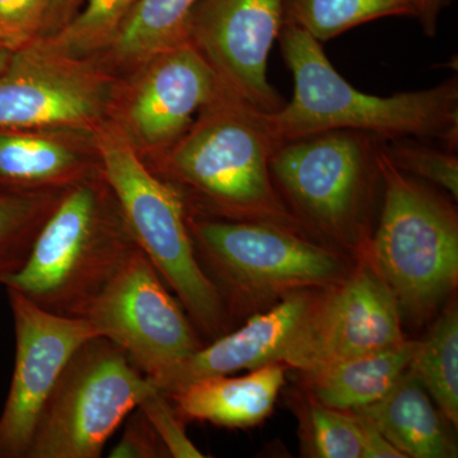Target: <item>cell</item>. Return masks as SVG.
I'll use <instances>...</instances> for the list:
<instances>
[{"label": "cell", "mask_w": 458, "mask_h": 458, "mask_svg": "<svg viewBox=\"0 0 458 458\" xmlns=\"http://www.w3.org/2000/svg\"><path fill=\"white\" fill-rule=\"evenodd\" d=\"M381 138L334 131L280 143L270 158L276 190L302 225L358 243L366 233Z\"/></svg>", "instance_id": "obj_7"}, {"label": "cell", "mask_w": 458, "mask_h": 458, "mask_svg": "<svg viewBox=\"0 0 458 458\" xmlns=\"http://www.w3.org/2000/svg\"><path fill=\"white\" fill-rule=\"evenodd\" d=\"M138 408L144 412L155 428L170 457L201 458L204 454L190 441L185 432V421L174 409L170 397L158 388L153 387L140 401Z\"/></svg>", "instance_id": "obj_28"}, {"label": "cell", "mask_w": 458, "mask_h": 458, "mask_svg": "<svg viewBox=\"0 0 458 458\" xmlns=\"http://www.w3.org/2000/svg\"><path fill=\"white\" fill-rule=\"evenodd\" d=\"M140 0H87L86 7L54 38L53 49L74 55L98 49L117 33Z\"/></svg>", "instance_id": "obj_24"}, {"label": "cell", "mask_w": 458, "mask_h": 458, "mask_svg": "<svg viewBox=\"0 0 458 458\" xmlns=\"http://www.w3.org/2000/svg\"><path fill=\"white\" fill-rule=\"evenodd\" d=\"M377 162L384 205L369 242L370 264L400 309L426 315L457 285V214L441 195L397 168L382 143Z\"/></svg>", "instance_id": "obj_5"}, {"label": "cell", "mask_w": 458, "mask_h": 458, "mask_svg": "<svg viewBox=\"0 0 458 458\" xmlns=\"http://www.w3.org/2000/svg\"><path fill=\"white\" fill-rule=\"evenodd\" d=\"M408 370L450 423L458 424V312L451 307L426 339L415 342Z\"/></svg>", "instance_id": "obj_19"}, {"label": "cell", "mask_w": 458, "mask_h": 458, "mask_svg": "<svg viewBox=\"0 0 458 458\" xmlns=\"http://www.w3.org/2000/svg\"><path fill=\"white\" fill-rule=\"evenodd\" d=\"M8 292L16 333V361L0 415V458H26L38 418L72 355L99 336L87 319L42 310Z\"/></svg>", "instance_id": "obj_12"}, {"label": "cell", "mask_w": 458, "mask_h": 458, "mask_svg": "<svg viewBox=\"0 0 458 458\" xmlns=\"http://www.w3.org/2000/svg\"><path fill=\"white\" fill-rule=\"evenodd\" d=\"M386 155L401 171L445 189L454 200L458 198V157L448 148H436L420 140H384Z\"/></svg>", "instance_id": "obj_25"}, {"label": "cell", "mask_w": 458, "mask_h": 458, "mask_svg": "<svg viewBox=\"0 0 458 458\" xmlns=\"http://www.w3.org/2000/svg\"><path fill=\"white\" fill-rule=\"evenodd\" d=\"M313 298L310 291L285 295L269 311L255 315L233 333L216 337L176 366L148 378L162 393L170 394L199 379L283 363Z\"/></svg>", "instance_id": "obj_14"}, {"label": "cell", "mask_w": 458, "mask_h": 458, "mask_svg": "<svg viewBox=\"0 0 458 458\" xmlns=\"http://www.w3.org/2000/svg\"><path fill=\"white\" fill-rule=\"evenodd\" d=\"M309 423L313 457L361 458L363 437L357 412L328 408L312 400Z\"/></svg>", "instance_id": "obj_26"}, {"label": "cell", "mask_w": 458, "mask_h": 458, "mask_svg": "<svg viewBox=\"0 0 458 458\" xmlns=\"http://www.w3.org/2000/svg\"><path fill=\"white\" fill-rule=\"evenodd\" d=\"M135 249L123 216L107 219L98 188L77 183L42 225L23 267L3 285L42 310L81 318Z\"/></svg>", "instance_id": "obj_3"}, {"label": "cell", "mask_w": 458, "mask_h": 458, "mask_svg": "<svg viewBox=\"0 0 458 458\" xmlns=\"http://www.w3.org/2000/svg\"><path fill=\"white\" fill-rule=\"evenodd\" d=\"M170 156L174 179L227 221L265 222L302 231L274 185L270 158L279 146L267 114L223 92Z\"/></svg>", "instance_id": "obj_2"}, {"label": "cell", "mask_w": 458, "mask_h": 458, "mask_svg": "<svg viewBox=\"0 0 458 458\" xmlns=\"http://www.w3.org/2000/svg\"><path fill=\"white\" fill-rule=\"evenodd\" d=\"M155 385L104 336L81 345L42 409L26 458H98Z\"/></svg>", "instance_id": "obj_8"}, {"label": "cell", "mask_w": 458, "mask_h": 458, "mask_svg": "<svg viewBox=\"0 0 458 458\" xmlns=\"http://www.w3.org/2000/svg\"><path fill=\"white\" fill-rule=\"evenodd\" d=\"M80 318L120 346L149 378L203 346L191 319L138 247Z\"/></svg>", "instance_id": "obj_9"}, {"label": "cell", "mask_w": 458, "mask_h": 458, "mask_svg": "<svg viewBox=\"0 0 458 458\" xmlns=\"http://www.w3.org/2000/svg\"><path fill=\"white\" fill-rule=\"evenodd\" d=\"M417 3V18L421 30L429 38H434L438 30L439 17L452 0H415Z\"/></svg>", "instance_id": "obj_31"}, {"label": "cell", "mask_w": 458, "mask_h": 458, "mask_svg": "<svg viewBox=\"0 0 458 458\" xmlns=\"http://www.w3.org/2000/svg\"><path fill=\"white\" fill-rule=\"evenodd\" d=\"M186 221L225 306L325 289L346 276L335 252L294 229L265 222L191 219L188 213Z\"/></svg>", "instance_id": "obj_6"}, {"label": "cell", "mask_w": 458, "mask_h": 458, "mask_svg": "<svg viewBox=\"0 0 458 458\" xmlns=\"http://www.w3.org/2000/svg\"><path fill=\"white\" fill-rule=\"evenodd\" d=\"M23 190L0 191V284L25 264L38 232L60 198Z\"/></svg>", "instance_id": "obj_23"}, {"label": "cell", "mask_w": 458, "mask_h": 458, "mask_svg": "<svg viewBox=\"0 0 458 458\" xmlns=\"http://www.w3.org/2000/svg\"><path fill=\"white\" fill-rule=\"evenodd\" d=\"M80 170V158L57 141L0 131V181L38 188L68 181Z\"/></svg>", "instance_id": "obj_22"}, {"label": "cell", "mask_w": 458, "mask_h": 458, "mask_svg": "<svg viewBox=\"0 0 458 458\" xmlns=\"http://www.w3.org/2000/svg\"><path fill=\"white\" fill-rule=\"evenodd\" d=\"M324 291L313 298L284 366L307 375L405 342L399 304L372 264Z\"/></svg>", "instance_id": "obj_10"}, {"label": "cell", "mask_w": 458, "mask_h": 458, "mask_svg": "<svg viewBox=\"0 0 458 458\" xmlns=\"http://www.w3.org/2000/svg\"><path fill=\"white\" fill-rule=\"evenodd\" d=\"M415 342L337 361L304 376L312 400L328 408L355 411L381 400L408 370Z\"/></svg>", "instance_id": "obj_18"}, {"label": "cell", "mask_w": 458, "mask_h": 458, "mask_svg": "<svg viewBox=\"0 0 458 458\" xmlns=\"http://www.w3.org/2000/svg\"><path fill=\"white\" fill-rule=\"evenodd\" d=\"M11 55L12 53H9V51L0 47V72H3V69L7 66L9 59H11Z\"/></svg>", "instance_id": "obj_33"}, {"label": "cell", "mask_w": 458, "mask_h": 458, "mask_svg": "<svg viewBox=\"0 0 458 458\" xmlns=\"http://www.w3.org/2000/svg\"><path fill=\"white\" fill-rule=\"evenodd\" d=\"M355 411L369 418L405 458L457 457L445 415L409 370L381 400Z\"/></svg>", "instance_id": "obj_17"}, {"label": "cell", "mask_w": 458, "mask_h": 458, "mask_svg": "<svg viewBox=\"0 0 458 458\" xmlns=\"http://www.w3.org/2000/svg\"><path fill=\"white\" fill-rule=\"evenodd\" d=\"M387 17L417 18L415 0H284V22L325 42Z\"/></svg>", "instance_id": "obj_20"}, {"label": "cell", "mask_w": 458, "mask_h": 458, "mask_svg": "<svg viewBox=\"0 0 458 458\" xmlns=\"http://www.w3.org/2000/svg\"><path fill=\"white\" fill-rule=\"evenodd\" d=\"M126 421L125 430L116 447L111 451L113 458H161L170 457L164 442L140 408Z\"/></svg>", "instance_id": "obj_29"}, {"label": "cell", "mask_w": 458, "mask_h": 458, "mask_svg": "<svg viewBox=\"0 0 458 458\" xmlns=\"http://www.w3.org/2000/svg\"><path fill=\"white\" fill-rule=\"evenodd\" d=\"M99 153L135 246L177 294L194 327L213 340L225 335L227 306L199 261L177 190L147 168L119 135H104Z\"/></svg>", "instance_id": "obj_4"}, {"label": "cell", "mask_w": 458, "mask_h": 458, "mask_svg": "<svg viewBox=\"0 0 458 458\" xmlns=\"http://www.w3.org/2000/svg\"><path fill=\"white\" fill-rule=\"evenodd\" d=\"M225 92L216 72L189 40L157 55L131 105L138 134L149 144L182 137L197 111Z\"/></svg>", "instance_id": "obj_15"}, {"label": "cell", "mask_w": 458, "mask_h": 458, "mask_svg": "<svg viewBox=\"0 0 458 458\" xmlns=\"http://www.w3.org/2000/svg\"><path fill=\"white\" fill-rule=\"evenodd\" d=\"M278 41L294 78L289 104L267 114L280 143L318 132L352 131L384 140H438L458 144V81L382 98L360 92L337 73L321 42L292 23H283Z\"/></svg>", "instance_id": "obj_1"}, {"label": "cell", "mask_w": 458, "mask_h": 458, "mask_svg": "<svg viewBox=\"0 0 458 458\" xmlns=\"http://www.w3.org/2000/svg\"><path fill=\"white\" fill-rule=\"evenodd\" d=\"M357 414L360 417L361 437H363L361 458H405L387 441L384 434L379 432L378 428L369 418L364 417L360 412Z\"/></svg>", "instance_id": "obj_30"}, {"label": "cell", "mask_w": 458, "mask_h": 458, "mask_svg": "<svg viewBox=\"0 0 458 458\" xmlns=\"http://www.w3.org/2000/svg\"><path fill=\"white\" fill-rule=\"evenodd\" d=\"M51 0H0V47L22 49L49 22Z\"/></svg>", "instance_id": "obj_27"}, {"label": "cell", "mask_w": 458, "mask_h": 458, "mask_svg": "<svg viewBox=\"0 0 458 458\" xmlns=\"http://www.w3.org/2000/svg\"><path fill=\"white\" fill-rule=\"evenodd\" d=\"M102 105L95 77L54 49L27 45L0 72V131L80 125L95 119Z\"/></svg>", "instance_id": "obj_13"}, {"label": "cell", "mask_w": 458, "mask_h": 458, "mask_svg": "<svg viewBox=\"0 0 458 458\" xmlns=\"http://www.w3.org/2000/svg\"><path fill=\"white\" fill-rule=\"evenodd\" d=\"M284 23V0H199L188 38L228 95L265 114L285 101L267 80L274 42Z\"/></svg>", "instance_id": "obj_11"}, {"label": "cell", "mask_w": 458, "mask_h": 458, "mask_svg": "<svg viewBox=\"0 0 458 458\" xmlns=\"http://www.w3.org/2000/svg\"><path fill=\"white\" fill-rule=\"evenodd\" d=\"M199 0H140L117 33V51L125 59L159 55L188 38Z\"/></svg>", "instance_id": "obj_21"}, {"label": "cell", "mask_w": 458, "mask_h": 458, "mask_svg": "<svg viewBox=\"0 0 458 458\" xmlns=\"http://www.w3.org/2000/svg\"><path fill=\"white\" fill-rule=\"evenodd\" d=\"M284 378V364L271 363L242 377L199 379L167 396L183 421L249 428L269 417Z\"/></svg>", "instance_id": "obj_16"}, {"label": "cell", "mask_w": 458, "mask_h": 458, "mask_svg": "<svg viewBox=\"0 0 458 458\" xmlns=\"http://www.w3.org/2000/svg\"><path fill=\"white\" fill-rule=\"evenodd\" d=\"M80 0H51L49 22L53 20H66L72 16L75 5Z\"/></svg>", "instance_id": "obj_32"}]
</instances>
